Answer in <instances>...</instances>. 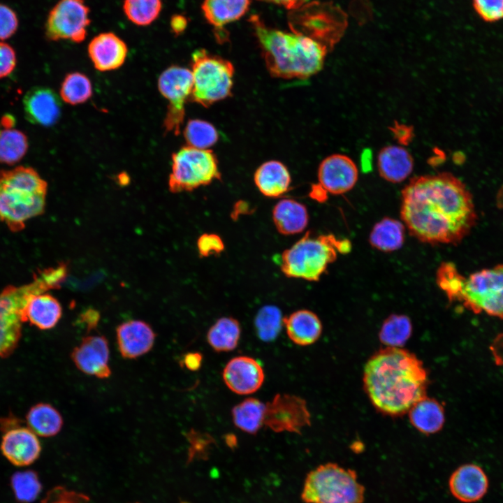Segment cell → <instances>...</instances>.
I'll use <instances>...</instances> for the list:
<instances>
[{
    "mask_svg": "<svg viewBox=\"0 0 503 503\" xmlns=\"http://www.w3.org/2000/svg\"><path fill=\"white\" fill-rule=\"evenodd\" d=\"M400 217L410 235L430 245H456L475 226L472 194L453 174L413 177L402 190Z\"/></svg>",
    "mask_w": 503,
    "mask_h": 503,
    "instance_id": "obj_1",
    "label": "cell"
},
{
    "mask_svg": "<svg viewBox=\"0 0 503 503\" xmlns=\"http://www.w3.org/2000/svg\"><path fill=\"white\" fill-rule=\"evenodd\" d=\"M428 373L423 363L400 347L381 349L364 367L363 384L374 407L383 414L400 416L426 396Z\"/></svg>",
    "mask_w": 503,
    "mask_h": 503,
    "instance_id": "obj_2",
    "label": "cell"
},
{
    "mask_svg": "<svg viewBox=\"0 0 503 503\" xmlns=\"http://www.w3.org/2000/svg\"><path fill=\"white\" fill-rule=\"evenodd\" d=\"M249 22L272 77L306 79L323 68L329 50L319 41L299 32L270 27L256 15Z\"/></svg>",
    "mask_w": 503,
    "mask_h": 503,
    "instance_id": "obj_3",
    "label": "cell"
},
{
    "mask_svg": "<svg viewBox=\"0 0 503 503\" xmlns=\"http://www.w3.org/2000/svg\"><path fill=\"white\" fill-rule=\"evenodd\" d=\"M48 184L33 168L17 166L0 171V221L12 232L23 230L28 220L45 211Z\"/></svg>",
    "mask_w": 503,
    "mask_h": 503,
    "instance_id": "obj_4",
    "label": "cell"
},
{
    "mask_svg": "<svg viewBox=\"0 0 503 503\" xmlns=\"http://www.w3.org/2000/svg\"><path fill=\"white\" fill-rule=\"evenodd\" d=\"M61 279L53 267L39 270L24 285L8 286L0 292V358L10 356L22 337L25 308L35 295L59 289Z\"/></svg>",
    "mask_w": 503,
    "mask_h": 503,
    "instance_id": "obj_5",
    "label": "cell"
},
{
    "mask_svg": "<svg viewBox=\"0 0 503 503\" xmlns=\"http://www.w3.org/2000/svg\"><path fill=\"white\" fill-rule=\"evenodd\" d=\"M351 249L347 239H338L333 234L314 235L307 231L280 258V269L288 277L316 282L333 263L337 254Z\"/></svg>",
    "mask_w": 503,
    "mask_h": 503,
    "instance_id": "obj_6",
    "label": "cell"
},
{
    "mask_svg": "<svg viewBox=\"0 0 503 503\" xmlns=\"http://www.w3.org/2000/svg\"><path fill=\"white\" fill-rule=\"evenodd\" d=\"M364 494L354 470L329 462L307 474L301 498L305 503H363Z\"/></svg>",
    "mask_w": 503,
    "mask_h": 503,
    "instance_id": "obj_7",
    "label": "cell"
},
{
    "mask_svg": "<svg viewBox=\"0 0 503 503\" xmlns=\"http://www.w3.org/2000/svg\"><path fill=\"white\" fill-rule=\"evenodd\" d=\"M191 101L207 108L231 95L235 69L230 61L198 49L191 54Z\"/></svg>",
    "mask_w": 503,
    "mask_h": 503,
    "instance_id": "obj_8",
    "label": "cell"
},
{
    "mask_svg": "<svg viewBox=\"0 0 503 503\" xmlns=\"http://www.w3.org/2000/svg\"><path fill=\"white\" fill-rule=\"evenodd\" d=\"M171 168L168 188L173 193L191 191L221 179L217 156L210 150L183 147L173 154Z\"/></svg>",
    "mask_w": 503,
    "mask_h": 503,
    "instance_id": "obj_9",
    "label": "cell"
},
{
    "mask_svg": "<svg viewBox=\"0 0 503 503\" xmlns=\"http://www.w3.org/2000/svg\"><path fill=\"white\" fill-rule=\"evenodd\" d=\"M474 314L503 319V265L465 277L457 301Z\"/></svg>",
    "mask_w": 503,
    "mask_h": 503,
    "instance_id": "obj_10",
    "label": "cell"
},
{
    "mask_svg": "<svg viewBox=\"0 0 503 503\" xmlns=\"http://www.w3.org/2000/svg\"><path fill=\"white\" fill-rule=\"evenodd\" d=\"M192 87V74L189 68L173 65L159 75V91L168 101L163 121L166 133H180L185 116L184 105L191 96Z\"/></svg>",
    "mask_w": 503,
    "mask_h": 503,
    "instance_id": "obj_11",
    "label": "cell"
},
{
    "mask_svg": "<svg viewBox=\"0 0 503 503\" xmlns=\"http://www.w3.org/2000/svg\"><path fill=\"white\" fill-rule=\"evenodd\" d=\"M89 14L90 9L84 0H59L48 13L45 24L46 38L52 41L82 42L91 23Z\"/></svg>",
    "mask_w": 503,
    "mask_h": 503,
    "instance_id": "obj_12",
    "label": "cell"
},
{
    "mask_svg": "<svg viewBox=\"0 0 503 503\" xmlns=\"http://www.w3.org/2000/svg\"><path fill=\"white\" fill-rule=\"evenodd\" d=\"M310 424L307 402L299 396L278 393L265 404L264 425L275 432L300 434Z\"/></svg>",
    "mask_w": 503,
    "mask_h": 503,
    "instance_id": "obj_13",
    "label": "cell"
},
{
    "mask_svg": "<svg viewBox=\"0 0 503 503\" xmlns=\"http://www.w3.org/2000/svg\"><path fill=\"white\" fill-rule=\"evenodd\" d=\"M317 176L319 184L327 193L340 195L355 187L358 170L350 157L342 154H333L321 162Z\"/></svg>",
    "mask_w": 503,
    "mask_h": 503,
    "instance_id": "obj_14",
    "label": "cell"
},
{
    "mask_svg": "<svg viewBox=\"0 0 503 503\" xmlns=\"http://www.w3.org/2000/svg\"><path fill=\"white\" fill-rule=\"evenodd\" d=\"M109 345L101 335L87 336L73 349L71 357L77 368L83 373L99 379L108 378L111 370L108 365Z\"/></svg>",
    "mask_w": 503,
    "mask_h": 503,
    "instance_id": "obj_15",
    "label": "cell"
},
{
    "mask_svg": "<svg viewBox=\"0 0 503 503\" xmlns=\"http://www.w3.org/2000/svg\"><path fill=\"white\" fill-rule=\"evenodd\" d=\"M222 377L226 386L239 395H249L263 385L265 374L261 365L254 358L240 356L231 359L224 368Z\"/></svg>",
    "mask_w": 503,
    "mask_h": 503,
    "instance_id": "obj_16",
    "label": "cell"
},
{
    "mask_svg": "<svg viewBox=\"0 0 503 503\" xmlns=\"http://www.w3.org/2000/svg\"><path fill=\"white\" fill-rule=\"evenodd\" d=\"M1 451L13 465L25 467L40 456L41 445L36 435L29 428L17 427L8 430L3 436Z\"/></svg>",
    "mask_w": 503,
    "mask_h": 503,
    "instance_id": "obj_17",
    "label": "cell"
},
{
    "mask_svg": "<svg viewBox=\"0 0 503 503\" xmlns=\"http://www.w3.org/2000/svg\"><path fill=\"white\" fill-rule=\"evenodd\" d=\"M61 106L59 96L48 87H34L23 98L27 119L42 126H51L57 122L61 116Z\"/></svg>",
    "mask_w": 503,
    "mask_h": 503,
    "instance_id": "obj_18",
    "label": "cell"
},
{
    "mask_svg": "<svg viewBox=\"0 0 503 503\" xmlns=\"http://www.w3.org/2000/svg\"><path fill=\"white\" fill-rule=\"evenodd\" d=\"M87 52L94 68L105 72L117 69L123 65L128 48L119 36L107 31L100 33L91 40Z\"/></svg>",
    "mask_w": 503,
    "mask_h": 503,
    "instance_id": "obj_19",
    "label": "cell"
},
{
    "mask_svg": "<svg viewBox=\"0 0 503 503\" xmlns=\"http://www.w3.org/2000/svg\"><path fill=\"white\" fill-rule=\"evenodd\" d=\"M117 343L122 356L134 359L149 352L154 344L156 334L145 321L131 320L119 325Z\"/></svg>",
    "mask_w": 503,
    "mask_h": 503,
    "instance_id": "obj_20",
    "label": "cell"
},
{
    "mask_svg": "<svg viewBox=\"0 0 503 503\" xmlns=\"http://www.w3.org/2000/svg\"><path fill=\"white\" fill-rule=\"evenodd\" d=\"M449 485L456 499L469 503L476 502L484 496L488 488V479L479 466L466 464L453 472Z\"/></svg>",
    "mask_w": 503,
    "mask_h": 503,
    "instance_id": "obj_21",
    "label": "cell"
},
{
    "mask_svg": "<svg viewBox=\"0 0 503 503\" xmlns=\"http://www.w3.org/2000/svg\"><path fill=\"white\" fill-rule=\"evenodd\" d=\"M414 168V159L409 152L399 145H388L381 149L377 156L379 175L392 183L405 180Z\"/></svg>",
    "mask_w": 503,
    "mask_h": 503,
    "instance_id": "obj_22",
    "label": "cell"
},
{
    "mask_svg": "<svg viewBox=\"0 0 503 503\" xmlns=\"http://www.w3.org/2000/svg\"><path fill=\"white\" fill-rule=\"evenodd\" d=\"M254 183L265 196L278 198L290 189L291 177L282 162L272 160L262 163L254 175Z\"/></svg>",
    "mask_w": 503,
    "mask_h": 503,
    "instance_id": "obj_23",
    "label": "cell"
},
{
    "mask_svg": "<svg viewBox=\"0 0 503 503\" xmlns=\"http://www.w3.org/2000/svg\"><path fill=\"white\" fill-rule=\"evenodd\" d=\"M289 338L296 344L307 346L318 340L322 333L319 316L308 309H299L284 318Z\"/></svg>",
    "mask_w": 503,
    "mask_h": 503,
    "instance_id": "obj_24",
    "label": "cell"
},
{
    "mask_svg": "<svg viewBox=\"0 0 503 503\" xmlns=\"http://www.w3.org/2000/svg\"><path fill=\"white\" fill-rule=\"evenodd\" d=\"M275 228L282 235H294L303 231L307 226L309 214L306 206L291 198L277 202L272 210Z\"/></svg>",
    "mask_w": 503,
    "mask_h": 503,
    "instance_id": "obj_25",
    "label": "cell"
},
{
    "mask_svg": "<svg viewBox=\"0 0 503 503\" xmlns=\"http://www.w3.org/2000/svg\"><path fill=\"white\" fill-rule=\"evenodd\" d=\"M61 315L62 308L59 302L45 293L33 296L25 308L26 321L41 330L54 328Z\"/></svg>",
    "mask_w": 503,
    "mask_h": 503,
    "instance_id": "obj_26",
    "label": "cell"
},
{
    "mask_svg": "<svg viewBox=\"0 0 503 503\" xmlns=\"http://www.w3.org/2000/svg\"><path fill=\"white\" fill-rule=\"evenodd\" d=\"M249 5L250 0H203L201 9L209 24L221 28L242 17Z\"/></svg>",
    "mask_w": 503,
    "mask_h": 503,
    "instance_id": "obj_27",
    "label": "cell"
},
{
    "mask_svg": "<svg viewBox=\"0 0 503 503\" xmlns=\"http://www.w3.org/2000/svg\"><path fill=\"white\" fill-rule=\"evenodd\" d=\"M408 412L411 424L423 433H435L444 425V407L435 399L425 396L415 403Z\"/></svg>",
    "mask_w": 503,
    "mask_h": 503,
    "instance_id": "obj_28",
    "label": "cell"
},
{
    "mask_svg": "<svg viewBox=\"0 0 503 503\" xmlns=\"http://www.w3.org/2000/svg\"><path fill=\"white\" fill-rule=\"evenodd\" d=\"M405 225L391 217H384L377 222L370 233L369 242L374 249L383 252L400 249L404 242Z\"/></svg>",
    "mask_w": 503,
    "mask_h": 503,
    "instance_id": "obj_29",
    "label": "cell"
},
{
    "mask_svg": "<svg viewBox=\"0 0 503 503\" xmlns=\"http://www.w3.org/2000/svg\"><path fill=\"white\" fill-rule=\"evenodd\" d=\"M28 428L36 435L45 437L58 434L63 426L60 413L51 404L38 403L26 415Z\"/></svg>",
    "mask_w": 503,
    "mask_h": 503,
    "instance_id": "obj_30",
    "label": "cell"
},
{
    "mask_svg": "<svg viewBox=\"0 0 503 503\" xmlns=\"http://www.w3.org/2000/svg\"><path fill=\"white\" fill-rule=\"evenodd\" d=\"M241 336L239 321L231 316L219 319L209 329L207 341L217 352H226L235 349Z\"/></svg>",
    "mask_w": 503,
    "mask_h": 503,
    "instance_id": "obj_31",
    "label": "cell"
},
{
    "mask_svg": "<svg viewBox=\"0 0 503 503\" xmlns=\"http://www.w3.org/2000/svg\"><path fill=\"white\" fill-rule=\"evenodd\" d=\"M265 404L258 399L248 398L236 404L231 414L235 425L248 434H256L264 425Z\"/></svg>",
    "mask_w": 503,
    "mask_h": 503,
    "instance_id": "obj_32",
    "label": "cell"
},
{
    "mask_svg": "<svg viewBox=\"0 0 503 503\" xmlns=\"http://www.w3.org/2000/svg\"><path fill=\"white\" fill-rule=\"evenodd\" d=\"M28 147L27 137L21 131L13 128L0 130V163L13 165L19 162Z\"/></svg>",
    "mask_w": 503,
    "mask_h": 503,
    "instance_id": "obj_33",
    "label": "cell"
},
{
    "mask_svg": "<svg viewBox=\"0 0 503 503\" xmlns=\"http://www.w3.org/2000/svg\"><path fill=\"white\" fill-rule=\"evenodd\" d=\"M412 323L404 314H391L382 323L379 331V340L386 347H400L410 337Z\"/></svg>",
    "mask_w": 503,
    "mask_h": 503,
    "instance_id": "obj_34",
    "label": "cell"
},
{
    "mask_svg": "<svg viewBox=\"0 0 503 503\" xmlns=\"http://www.w3.org/2000/svg\"><path fill=\"white\" fill-rule=\"evenodd\" d=\"M92 95V86L89 78L80 72L68 73L61 82L60 96L70 105L86 102Z\"/></svg>",
    "mask_w": 503,
    "mask_h": 503,
    "instance_id": "obj_35",
    "label": "cell"
},
{
    "mask_svg": "<svg viewBox=\"0 0 503 503\" xmlns=\"http://www.w3.org/2000/svg\"><path fill=\"white\" fill-rule=\"evenodd\" d=\"M123 11L126 18L137 26H148L159 16L161 0H124Z\"/></svg>",
    "mask_w": 503,
    "mask_h": 503,
    "instance_id": "obj_36",
    "label": "cell"
},
{
    "mask_svg": "<svg viewBox=\"0 0 503 503\" xmlns=\"http://www.w3.org/2000/svg\"><path fill=\"white\" fill-rule=\"evenodd\" d=\"M280 309L274 305L262 307L254 319L256 335L264 342L273 341L278 336L284 324Z\"/></svg>",
    "mask_w": 503,
    "mask_h": 503,
    "instance_id": "obj_37",
    "label": "cell"
},
{
    "mask_svg": "<svg viewBox=\"0 0 503 503\" xmlns=\"http://www.w3.org/2000/svg\"><path fill=\"white\" fill-rule=\"evenodd\" d=\"M184 137L188 146L208 150L217 142L219 133L211 123L196 119L187 122L184 130Z\"/></svg>",
    "mask_w": 503,
    "mask_h": 503,
    "instance_id": "obj_38",
    "label": "cell"
},
{
    "mask_svg": "<svg viewBox=\"0 0 503 503\" xmlns=\"http://www.w3.org/2000/svg\"><path fill=\"white\" fill-rule=\"evenodd\" d=\"M16 500L20 503H31L38 497L42 485L38 474L32 470L17 472L10 479Z\"/></svg>",
    "mask_w": 503,
    "mask_h": 503,
    "instance_id": "obj_39",
    "label": "cell"
},
{
    "mask_svg": "<svg viewBox=\"0 0 503 503\" xmlns=\"http://www.w3.org/2000/svg\"><path fill=\"white\" fill-rule=\"evenodd\" d=\"M464 278L451 262H442L436 272V283L451 302L457 301Z\"/></svg>",
    "mask_w": 503,
    "mask_h": 503,
    "instance_id": "obj_40",
    "label": "cell"
},
{
    "mask_svg": "<svg viewBox=\"0 0 503 503\" xmlns=\"http://www.w3.org/2000/svg\"><path fill=\"white\" fill-rule=\"evenodd\" d=\"M472 6L484 22L493 23L503 19V0H472Z\"/></svg>",
    "mask_w": 503,
    "mask_h": 503,
    "instance_id": "obj_41",
    "label": "cell"
},
{
    "mask_svg": "<svg viewBox=\"0 0 503 503\" xmlns=\"http://www.w3.org/2000/svg\"><path fill=\"white\" fill-rule=\"evenodd\" d=\"M41 503H90V500L82 493L56 486L48 491Z\"/></svg>",
    "mask_w": 503,
    "mask_h": 503,
    "instance_id": "obj_42",
    "label": "cell"
},
{
    "mask_svg": "<svg viewBox=\"0 0 503 503\" xmlns=\"http://www.w3.org/2000/svg\"><path fill=\"white\" fill-rule=\"evenodd\" d=\"M196 245L198 254L201 257L219 254L225 247L221 237L214 233L202 234L198 238Z\"/></svg>",
    "mask_w": 503,
    "mask_h": 503,
    "instance_id": "obj_43",
    "label": "cell"
},
{
    "mask_svg": "<svg viewBox=\"0 0 503 503\" xmlns=\"http://www.w3.org/2000/svg\"><path fill=\"white\" fill-rule=\"evenodd\" d=\"M18 25L19 20L15 12L7 5L0 3V40L13 36Z\"/></svg>",
    "mask_w": 503,
    "mask_h": 503,
    "instance_id": "obj_44",
    "label": "cell"
},
{
    "mask_svg": "<svg viewBox=\"0 0 503 503\" xmlns=\"http://www.w3.org/2000/svg\"><path fill=\"white\" fill-rule=\"evenodd\" d=\"M17 63L15 50L8 43L0 42V78L9 75Z\"/></svg>",
    "mask_w": 503,
    "mask_h": 503,
    "instance_id": "obj_45",
    "label": "cell"
},
{
    "mask_svg": "<svg viewBox=\"0 0 503 503\" xmlns=\"http://www.w3.org/2000/svg\"><path fill=\"white\" fill-rule=\"evenodd\" d=\"M203 356L199 352H189L186 353L182 358V363L184 367L191 371L199 370L202 365Z\"/></svg>",
    "mask_w": 503,
    "mask_h": 503,
    "instance_id": "obj_46",
    "label": "cell"
},
{
    "mask_svg": "<svg viewBox=\"0 0 503 503\" xmlns=\"http://www.w3.org/2000/svg\"><path fill=\"white\" fill-rule=\"evenodd\" d=\"M99 319V312L94 309H88L80 315V321L85 324L88 331L96 327Z\"/></svg>",
    "mask_w": 503,
    "mask_h": 503,
    "instance_id": "obj_47",
    "label": "cell"
},
{
    "mask_svg": "<svg viewBox=\"0 0 503 503\" xmlns=\"http://www.w3.org/2000/svg\"><path fill=\"white\" fill-rule=\"evenodd\" d=\"M187 24L188 21L187 17L180 14L173 15L170 20V29L176 36H179L184 31Z\"/></svg>",
    "mask_w": 503,
    "mask_h": 503,
    "instance_id": "obj_48",
    "label": "cell"
},
{
    "mask_svg": "<svg viewBox=\"0 0 503 503\" xmlns=\"http://www.w3.org/2000/svg\"><path fill=\"white\" fill-rule=\"evenodd\" d=\"M268 3H275L279 6H282L286 9L293 10L299 8L305 3H307L308 0H259Z\"/></svg>",
    "mask_w": 503,
    "mask_h": 503,
    "instance_id": "obj_49",
    "label": "cell"
},
{
    "mask_svg": "<svg viewBox=\"0 0 503 503\" xmlns=\"http://www.w3.org/2000/svg\"><path fill=\"white\" fill-rule=\"evenodd\" d=\"M309 195L314 200L323 201L326 200L327 192L319 184H317L312 186Z\"/></svg>",
    "mask_w": 503,
    "mask_h": 503,
    "instance_id": "obj_50",
    "label": "cell"
},
{
    "mask_svg": "<svg viewBox=\"0 0 503 503\" xmlns=\"http://www.w3.org/2000/svg\"><path fill=\"white\" fill-rule=\"evenodd\" d=\"M1 124L4 128H12L13 123H14L13 118L11 116L6 115L1 119Z\"/></svg>",
    "mask_w": 503,
    "mask_h": 503,
    "instance_id": "obj_51",
    "label": "cell"
}]
</instances>
